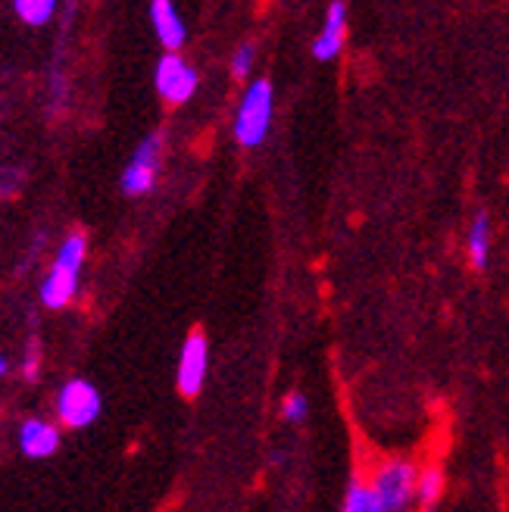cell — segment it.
I'll list each match as a JSON object with an SVG mask.
<instances>
[{
    "mask_svg": "<svg viewBox=\"0 0 509 512\" xmlns=\"http://www.w3.org/2000/svg\"><path fill=\"white\" fill-rule=\"evenodd\" d=\"M269 116H272V85L269 82H253V88L244 94V104L235 122V135L244 147L263 144L269 132Z\"/></svg>",
    "mask_w": 509,
    "mask_h": 512,
    "instance_id": "cell-1",
    "label": "cell"
},
{
    "mask_svg": "<svg viewBox=\"0 0 509 512\" xmlns=\"http://www.w3.org/2000/svg\"><path fill=\"white\" fill-rule=\"evenodd\" d=\"M416 488V472L406 463H388L381 466L375 481H372V494L378 512H391V509H406L410 506Z\"/></svg>",
    "mask_w": 509,
    "mask_h": 512,
    "instance_id": "cell-2",
    "label": "cell"
},
{
    "mask_svg": "<svg viewBox=\"0 0 509 512\" xmlns=\"http://www.w3.org/2000/svg\"><path fill=\"white\" fill-rule=\"evenodd\" d=\"M57 406H60V419L69 428H85L100 413V394L91 388L88 381L75 378V381H69L66 388L60 391V403Z\"/></svg>",
    "mask_w": 509,
    "mask_h": 512,
    "instance_id": "cell-3",
    "label": "cell"
},
{
    "mask_svg": "<svg viewBox=\"0 0 509 512\" xmlns=\"http://www.w3.org/2000/svg\"><path fill=\"white\" fill-rule=\"evenodd\" d=\"M197 88V72L182 63V57L166 54L157 63V91L169 100V104H185Z\"/></svg>",
    "mask_w": 509,
    "mask_h": 512,
    "instance_id": "cell-4",
    "label": "cell"
},
{
    "mask_svg": "<svg viewBox=\"0 0 509 512\" xmlns=\"http://www.w3.org/2000/svg\"><path fill=\"white\" fill-rule=\"evenodd\" d=\"M157 163H160V135H150L138 147L135 160L125 166V172H122V191L135 197V194H144V191L154 188Z\"/></svg>",
    "mask_w": 509,
    "mask_h": 512,
    "instance_id": "cell-5",
    "label": "cell"
},
{
    "mask_svg": "<svg viewBox=\"0 0 509 512\" xmlns=\"http://www.w3.org/2000/svg\"><path fill=\"white\" fill-rule=\"evenodd\" d=\"M203 375H207V338H203V331H194L182 347V363H178V391H182L185 397H197L203 388Z\"/></svg>",
    "mask_w": 509,
    "mask_h": 512,
    "instance_id": "cell-6",
    "label": "cell"
},
{
    "mask_svg": "<svg viewBox=\"0 0 509 512\" xmlns=\"http://www.w3.org/2000/svg\"><path fill=\"white\" fill-rule=\"evenodd\" d=\"M150 19H154V29L166 50H178L185 44V25L178 19L172 0H150Z\"/></svg>",
    "mask_w": 509,
    "mask_h": 512,
    "instance_id": "cell-7",
    "label": "cell"
},
{
    "mask_svg": "<svg viewBox=\"0 0 509 512\" xmlns=\"http://www.w3.org/2000/svg\"><path fill=\"white\" fill-rule=\"evenodd\" d=\"M60 444V434L54 425H47V422H38V419H29L22 425V434H19V447L25 456H32V459H44L57 450Z\"/></svg>",
    "mask_w": 509,
    "mask_h": 512,
    "instance_id": "cell-8",
    "label": "cell"
},
{
    "mask_svg": "<svg viewBox=\"0 0 509 512\" xmlns=\"http://www.w3.org/2000/svg\"><path fill=\"white\" fill-rule=\"evenodd\" d=\"M344 19H347L344 4H341V0H335V4L328 7L322 38H319L316 47H313L316 60H332V57L338 54V50H341V44H344Z\"/></svg>",
    "mask_w": 509,
    "mask_h": 512,
    "instance_id": "cell-9",
    "label": "cell"
},
{
    "mask_svg": "<svg viewBox=\"0 0 509 512\" xmlns=\"http://www.w3.org/2000/svg\"><path fill=\"white\" fill-rule=\"evenodd\" d=\"M75 275H79V272H72L66 266H54V272L47 275L41 297H44V303L50 306V310H60V306H66L75 297Z\"/></svg>",
    "mask_w": 509,
    "mask_h": 512,
    "instance_id": "cell-10",
    "label": "cell"
},
{
    "mask_svg": "<svg viewBox=\"0 0 509 512\" xmlns=\"http://www.w3.org/2000/svg\"><path fill=\"white\" fill-rule=\"evenodd\" d=\"M469 253H472V266L485 269L488 266V253H491V219L488 213H478L472 235H469Z\"/></svg>",
    "mask_w": 509,
    "mask_h": 512,
    "instance_id": "cell-11",
    "label": "cell"
},
{
    "mask_svg": "<svg viewBox=\"0 0 509 512\" xmlns=\"http://www.w3.org/2000/svg\"><path fill=\"white\" fill-rule=\"evenodd\" d=\"M57 10V0H16V13L29 25H44Z\"/></svg>",
    "mask_w": 509,
    "mask_h": 512,
    "instance_id": "cell-12",
    "label": "cell"
},
{
    "mask_svg": "<svg viewBox=\"0 0 509 512\" xmlns=\"http://www.w3.org/2000/svg\"><path fill=\"white\" fill-rule=\"evenodd\" d=\"M82 260H85V238H82V235H72V238L60 247V253H57V266H66V269H72V272H79Z\"/></svg>",
    "mask_w": 509,
    "mask_h": 512,
    "instance_id": "cell-13",
    "label": "cell"
},
{
    "mask_svg": "<svg viewBox=\"0 0 509 512\" xmlns=\"http://www.w3.org/2000/svg\"><path fill=\"white\" fill-rule=\"evenodd\" d=\"M347 512H378L375 506V494L372 488H366V484H350V491H347V503H344Z\"/></svg>",
    "mask_w": 509,
    "mask_h": 512,
    "instance_id": "cell-14",
    "label": "cell"
},
{
    "mask_svg": "<svg viewBox=\"0 0 509 512\" xmlns=\"http://www.w3.org/2000/svg\"><path fill=\"white\" fill-rule=\"evenodd\" d=\"M413 491H419V497H422L425 506L438 503V497L444 494V478H441V472H438V469H431V472H425L422 478H416V488H413Z\"/></svg>",
    "mask_w": 509,
    "mask_h": 512,
    "instance_id": "cell-15",
    "label": "cell"
},
{
    "mask_svg": "<svg viewBox=\"0 0 509 512\" xmlns=\"http://www.w3.org/2000/svg\"><path fill=\"white\" fill-rule=\"evenodd\" d=\"M303 416H307V397H303V394H291L285 400V419L288 422H300Z\"/></svg>",
    "mask_w": 509,
    "mask_h": 512,
    "instance_id": "cell-16",
    "label": "cell"
},
{
    "mask_svg": "<svg viewBox=\"0 0 509 512\" xmlns=\"http://www.w3.org/2000/svg\"><path fill=\"white\" fill-rule=\"evenodd\" d=\"M250 63H253V44H244L235 60H232V72H235V79H244V75L250 72Z\"/></svg>",
    "mask_w": 509,
    "mask_h": 512,
    "instance_id": "cell-17",
    "label": "cell"
},
{
    "mask_svg": "<svg viewBox=\"0 0 509 512\" xmlns=\"http://www.w3.org/2000/svg\"><path fill=\"white\" fill-rule=\"evenodd\" d=\"M7 372V360H0V375H4Z\"/></svg>",
    "mask_w": 509,
    "mask_h": 512,
    "instance_id": "cell-18",
    "label": "cell"
}]
</instances>
